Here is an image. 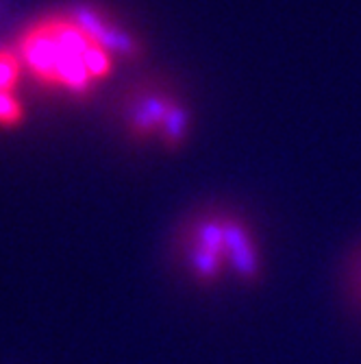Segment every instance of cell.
I'll return each mask as SVG.
<instances>
[{
  "label": "cell",
  "mask_w": 361,
  "mask_h": 364,
  "mask_svg": "<svg viewBox=\"0 0 361 364\" xmlns=\"http://www.w3.org/2000/svg\"><path fill=\"white\" fill-rule=\"evenodd\" d=\"M355 288H357V296H359V301H361V259H359V267L355 271Z\"/></svg>",
  "instance_id": "obj_6"
},
{
  "label": "cell",
  "mask_w": 361,
  "mask_h": 364,
  "mask_svg": "<svg viewBox=\"0 0 361 364\" xmlns=\"http://www.w3.org/2000/svg\"><path fill=\"white\" fill-rule=\"evenodd\" d=\"M26 79L24 65L13 46H0V98L20 96L18 87Z\"/></svg>",
  "instance_id": "obj_5"
},
{
  "label": "cell",
  "mask_w": 361,
  "mask_h": 364,
  "mask_svg": "<svg viewBox=\"0 0 361 364\" xmlns=\"http://www.w3.org/2000/svg\"><path fill=\"white\" fill-rule=\"evenodd\" d=\"M142 105L138 109V114L133 116V129L135 131H144V134H159V136H179L181 134V124L183 118L181 114L170 107L159 103L161 98H140Z\"/></svg>",
  "instance_id": "obj_4"
},
{
  "label": "cell",
  "mask_w": 361,
  "mask_h": 364,
  "mask_svg": "<svg viewBox=\"0 0 361 364\" xmlns=\"http://www.w3.org/2000/svg\"><path fill=\"white\" fill-rule=\"evenodd\" d=\"M185 264L191 279L203 286H216L226 269L224 216H205L185 231Z\"/></svg>",
  "instance_id": "obj_2"
},
{
  "label": "cell",
  "mask_w": 361,
  "mask_h": 364,
  "mask_svg": "<svg viewBox=\"0 0 361 364\" xmlns=\"http://www.w3.org/2000/svg\"><path fill=\"white\" fill-rule=\"evenodd\" d=\"M224 253L226 267L231 269L242 286L255 288L264 279L261 255L250 229L238 216H224Z\"/></svg>",
  "instance_id": "obj_3"
},
{
  "label": "cell",
  "mask_w": 361,
  "mask_h": 364,
  "mask_svg": "<svg viewBox=\"0 0 361 364\" xmlns=\"http://www.w3.org/2000/svg\"><path fill=\"white\" fill-rule=\"evenodd\" d=\"M26 79L40 87L85 98L111 79L122 57L133 55L130 42L96 9L50 11L28 22L16 38Z\"/></svg>",
  "instance_id": "obj_1"
}]
</instances>
